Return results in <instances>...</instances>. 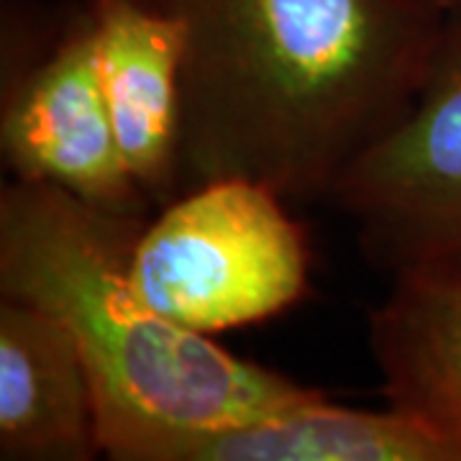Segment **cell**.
<instances>
[{"mask_svg":"<svg viewBox=\"0 0 461 461\" xmlns=\"http://www.w3.org/2000/svg\"><path fill=\"white\" fill-rule=\"evenodd\" d=\"M393 280L461 272V16H448L411 111L329 198Z\"/></svg>","mask_w":461,"mask_h":461,"instance_id":"5b68a950","label":"cell"},{"mask_svg":"<svg viewBox=\"0 0 461 461\" xmlns=\"http://www.w3.org/2000/svg\"><path fill=\"white\" fill-rule=\"evenodd\" d=\"M144 223L44 182L0 190V297L39 305L69 329L95 387L103 456L172 461L187 438L321 393L157 313L129 275Z\"/></svg>","mask_w":461,"mask_h":461,"instance_id":"7a4b0ae2","label":"cell"},{"mask_svg":"<svg viewBox=\"0 0 461 461\" xmlns=\"http://www.w3.org/2000/svg\"><path fill=\"white\" fill-rule=\"evenodd\" d=\"M436 8H441L446 16H461V0H429Z\"/></svg>","mask_w":461,"mask_h":461,"instance_id":"30bf717a","label":"cell"},{"mask_svg":"<svg viewBox=\"0 0 461 461\" xmlns=\"http://www.w3.org/2000/svg\"><path fill=\"white\" fill-rule=\"evenodd\" d=\"M366 333L387 405L444 438L461 461V272L395 277Z\"/></svg>","mask_w":461,"mask_h":461,"instance_id":"ba28073f","label":"cell"},{"mask_svg":"<svg viewBox=\"0 0 461 461\" xmlns=\"http://www.w3.org/2000/svg\"><path fill=\"white\" fill-rule=\"evenodd\" d=\"M182 23V193L336 182L411 111L446 32L429 0H147Z\"/></svg>","mask_w":461,"mask_h":461,"instance_id":"6da1fadb","label":"cell"},{"mask_svg":"<svg viewBox=\"0 0 461 461\" xmlns=\"http://www.w3.org/2000/svg\"><path fill=\"white\" fill-rule=\"evenodd\" d=\"M100 87L133 182L154 208L182 195V23L147 0H85Z\"/></svg>","mask_w":461,"mask_h":461,"instance_id":"8992f818","label":"cell"},{"mask_svg":"<svg viewBox=\"0 0 461 461\" xmlns=\"http://www.w3.org/2000/svg\"><path fill=\"white\" fill-rule=\"evenodd\" d=\"M172 461H459L456 451L405 412L357 411L323 393L267 418L177 446Z\"/></svg>","mask_w":461,"mask_h":461,"instance_id":"9c48e42d","label":"cell"},{"mask_svg":"<svg viewBox=\"0 0 461 461\" xmlns=\"http://www.w3.org/2000/svg\"><path fill=\"white\" fill-rule=\"evenodd\" d=\"M285 203L249 180L185 190L136 236V293L167 321L205 336L290 311L311 290V249Z\"/></svg>","mask_w":461,"mask_h":461,"instance_id":"3957f363","label":"cell"},{"mask_svg":"<svg viewBox=\"0 0 461 461\" xmlns=\"http://www.w3.org/2000/svg\"><path fill=\"white\" fill-rule=\"evenodd\" d=\"M0 154L14 180L100 211L154 208L118 147L85 0H0Z\"/></svg>","mask_w":461,"mask_h":461,"instance_id":"277c9868","label":"cell"},{"mask_svg":"<svg viewBox=\"0 0 461 461\" xmlns=\"http://www.w3.org/2000/svg\"><path fill=\"white\" fill-rule=\"evenodd\" d=\"M100 454L95 387L69 329L39 305L0 297V459Z\"/></svg>","mask_w":461,"mask_h":461,"instance_id":"52a82bcc","label":"cell"}]
</instances>
